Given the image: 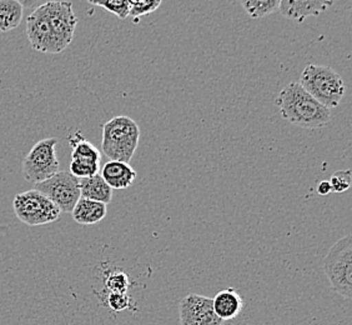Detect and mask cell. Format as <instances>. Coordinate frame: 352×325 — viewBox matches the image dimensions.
<instances>
[{"mask_svg":"<svg viewBox=\"0 0 352 325\" xmlns=\"http://www.w3.org/2000/svg\"><path fill=\"white\" fill-rule=\"evenodd\" d=\"M245 12L252 19L265 18L270 14L278 12L280 0H240Z\"/></svg>","mask_w":352,"mask_h":325,"instance_id":"cell-18","label":"cell"},{"mask_svg":"<svg viewBox=\"0 0 352 325\" xmlns=\"http://www.w3.org/2000/svg\"><path fill=\"white\" fill-rule=\"evenodd\" d=\"M100 169V162L89 160V159H72L70 162V174L82 179V178H90V176L99 174Z\"/></svg>","mask_w":352,"mask_h":325,"instance_id":"cell-19","label":"cell"},{"mask_svg":"<svg viewBox=\"0 0 352 325\" xmlns=\"http://www.w3.org/2000/svg\"><path fill=\"white\" fill-rule=\"evenodd\" d=\"M335 0H280L278 10L285 18L302 23L310 17L325 13Z\"/></svg>","mask_w":352,"mask_h":325,"instance_id":"cell-11","label":"cell"},{"mask_svg":"<svg viewBox=\"0 0 352 325\" xmlns=\"http://www.w3.org/2000/svg\"><path fill=\"white\" fill-rule=\"evenodd\" d=\"M23 10L18 0H0V33H8L19 27Z\"/></svg>","mask_w":352,"mask_h":325,"instance_id":"cell-16","label":"cell"},{"mask_svg":"<svg viewBox=\"0 0 352 325\" xmlns=\"http://www.w3.org/2000/svg\"><path fill=\"white\" fill-rule=\"evenodd\" d=\"M162 3L163 0H142L140 3L131 7L129 17L136 19V18H142L144 15H149L153 12H155L156 9L162 6Z\"/></svg>","mask_w":352,"mask_h":325,"instance_id":"cell-23","label":"cell"},{"mask_svg":"<svg viewBox=\"0 0 352 325\" xmlns=\"http://www.w3.org/2000/svg\"><path fill=\"white\" fill-rule=\"evenodd\" d=\"M21 4V7L28 8V9H36L41 7L44 4H47L49 1H54V0H18Z\"/></svg>","mask_w":352,"mask_h":325,"instance_id":"cell-25","label":"cell"},{"mask_svg":"<svg viewBox=\"0 0 352 325\" xmlns=\"http://www.w3.org/2000/svg\"><path fill=\"white\" fill-rule=\"evenodd\" d=\"M100 176L111 189H126L134 183L136 171L129 162L110 160L102 167Z\"/></svg>","mask_w":352,"mask_h":325,"instance_id":"cell-13","label":"cell"},{"mask_svg":"<svg viewBox=\"0 0 352 325\" xmlns=\"http://www.w3.org/2000/svg\"><path fill=\"white\" fill-rule=\"evenodd\" d=\"M80 196L90 200L108 205L113 198V189L105 183L100 174L80 179Z\"/></svg>","mask_w":352,"mask_h":325,"instance_id":"cell-15","label":"cell"},{"mask_svg":"<svg viewBox=\"0 0 352 325\" xmlns=\"http://www.w3.org/2000/svg\"><path fill=\"white\" fill-rule=\"evenodd\" d=\"M352 176L349 169L335 171L330 179V185L333 193H345L351 187Z\"/></svg>","mask_w":352,"mask_h":325,"instance_id":"cell-22","label":"cell"},{"mask_svg":"<svg viewBox=\"0 0 352 325\" xmlns=\"http://www.w3.org/2000/svg\"><path fill=\"white\" fill-rule=\"evenodd\" d=\"M140 140V129L135 120L118 116L102 125V153L110 160L129 162Z\"/></svg>","mask_w":352,"mask_h":325,"instance_id":"cell-2","label":"cell"},{"mask_svg":"<svg viewBox=\"0 0 352 325\" xmlns=\"http://www.w3.org/2000/svg\"><path fill=\"white\" fill-rule=\"evenodd\" d=\"M275 104L285 120L301 128H322L331 120V110L318 103L298 83H292L283 89Z\"/></svg>","mask_w":352,"mask_h":325,"instance_id":"cell-1","label":"cell"},{"mask_svg":"<svg viewBox=\"0 0 352 325\" xmlns=\"http://www.w3.org/2000/svg\"><path fill=\"white\" fill-rule=\"evenodd\" d=\"M128 1H129L130 6L133 7V6H135V4H138V3H140L142 0H128Z\"/></svg>","mask_w":352,"mask_h":325,"instance_id":"cell-27","label":"cell"},{"mask_svg":"<svg viewBox=\"0 0 352 325\" xmlns=\"http://www.w3.org/2000/svg\"><path fill=\"white\" fill-rule=\"evenodd\" d=\"M43 8L53 29L58 45L61 52H64L73 41L78 25V18L75 15L73 4L65 0H54L44 4Z\"/></svg>","mask_w":352,"mask_h":325,"instance_id":"cell-8","label":"cell"},{"mask_svg":"<svg viewBox=\"0 0 352 325\" xmlns=\"http://www.w3.org/2000/svg\"><path fill=\"white\" fill-rule=\"evenodd\" d=\"M324 269L332 289L342 298L352 297V235L332 245L324 260Z\"/></svg>","mask_w":352,"mask_h":325,"instance_id":"cell-4","label":"cell"},{"mask_svg":"<svg viewBox=\"0 0 352 325\" xmlns=\"http://www.w3.org/2000/svg\"><path fill=\"white\" fill-rule=\"evenodd\" d=\"M244 308V300L234 288L219 291L212 299V309L221 320L237 318Z\"/></svg>","mask_w":352,"mask_h":325,"instance_id":"cell-12","label":"cell"},{"mask_svg":"<svg viewBox=\"0 0 352 325\" xmlns=\"http://www.w3.org/2000/svg\"><path fill=\"white\" fill-rule=\"evenodd\" d=\"M180 325H223L212 309V299L189 294L180 302Z\"/></svg>","mask_w":352,"mask_h":325,"instance_id":"cell-10","label":"cell"},{"mask_svg":"<svg viewBox=\"0 0 352 325\" xmlns=\"http://www.w3.org/2000/svg\"><path fill=\"white\" fill-rule=\"evenodd\" d=\"M91 6L102 7L110 13L116 15L119 19H126L129 17L131 6L128 0H88Z\"/></svg>","mask_w":352,"mask_h":325,"instance_id":"cell-20","label":"cell"},{"mask_svg":"<svg viewBox=\"0 0 352 325\" xmlns=\"http://www.w3.org/2000/svg\"><path fill=\"white\" fill-rule=\"evenodd\" d=\"M107 303L113 312H122L125 309H129L133 300L128 295V293H109Z\"/></svg>","mask_w":352,"mask_h":325,"instance_id":"cell-24","label":"cell"},{"mask_svg":"<svg viewBox=\"0 0 352 325\" xmlns=\"http://www.w3.org/2000/svg\"><path fill=\"white\" fill-rule=\"evenodd\" d=\"M55 138H47L36 143L23 160V176L29 183L38 184L59 171Z\"/></svg>","mask_w":352,"mask_h":325,"instance_id":"cell-6","label":"cell"},{"mask_svg":"<svg viewBox=\"0 0 352 325\" xmlns=\"http://www.w3.org/2000/svg\"><path fill=\"white\" fill-rule=\"evenodd\" d=\"M107 204L80 198L72 211L73 219L80 225H94L107 217Z\"/></svg>","mask_w":352,"mask_h":325,"instance_id":"cell-14","label":"cell"},{"mask_svg":"<svg viewBox=\"0 0 352 325\" xmlns=\"http://www.w3.org/2000/svg\"><path fill=\"white\" fill-rule=\"evenodd\" d=\"M298 84L329 109L338 108L345 95L344 79L339 73L326 65H307L301 73Z\"/></svg>","mask_w":352,"mask_h":325,"instance_id":"cell-3","label":"cell"},{"mask_svg":"<svg viewBox=\"0 0 352 325\" xmlns=\"http://www.w3.org/2000/svg\"><path fill=\"white\" fill-rule=\"evenodd\" d=\"M27 35L30 45L36 52L47 54L61 53L43 6L36 8L34 12L28 17Z\"/></svg>","mask_w":352,"mask_h":325,"instance_id":"cell-9","label":"cell"},{"mask_svg":"<svg viewBox=\"0 0 352 325\" xmlns=\"http://www.w3.org/2000/svg\"><path fill=\"white\" fill-rule=\"evenodd\" d=\"M318 193L320 196H329L330 193H332L331 185H330V182H321V183L318 185Z\"/></svg>","mask_w":352,"mask_h":325,"instance_id":"cell-26","label":"cell"},{"mask_svg":"<svg viewBox=\"0 0 352 325\" xmlns=\"http://www.w3.org/2000/svg\"><path fill=\"white\" fill-rule=\"evenodd\" d=\"M69 144L72 145V159H89L95 162H102V153L94 144L88 142L80 132H76L69 136Z\"/></svg>","mask_w":352,"mask_h":325,"instance_id":"cell-17","label":"cell"},{"mask_svg":"<svg viewBox=\"0 0 352 325\" xmlns=\"http://www.w3.org/2000/svg\"><path fill=\"white\" fill-rule=\"evenodd\" d=\"M105 289L109 293H128L130 279L122 271H113L105 278Z\"/></svg>","mask_w":352,"mask_h":325,"instance_id":"cell-21","label":"cell"},{"mask_svg":"<svg viewBox=\"0 0 352 325\" xmlns=\"http://www.w3.org/2000/svg\"><path fill=\"white\" fill-rule=\"evenodd\" d=\"M16 218L29 227L54 223L61 211L49 198L39 190H28L16 194L13 200Z\"/></svg>","mask_w":352,"mask_h":325,"instance_id":"cell-5","label":"cell"},{"mask_svg":"<svg viewBox=\"0 0 352 325\" xmlns=\"http://www.w3.org/2000/svg\"><path fill=\"white\" fill-rule=\"evenodd\" d=\"M34 189L45 194L64 213H72L80 196V179L69 171H58L41 183L34 184Z\"/></svg>","mask_w":352,"mask_h":325,"instance_id":"cell-7","label":"cell"}]
</instances>
